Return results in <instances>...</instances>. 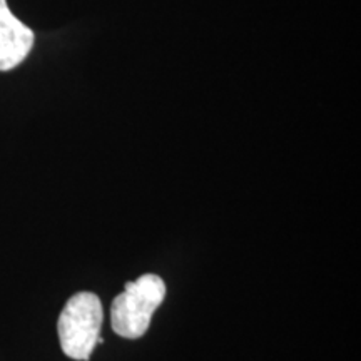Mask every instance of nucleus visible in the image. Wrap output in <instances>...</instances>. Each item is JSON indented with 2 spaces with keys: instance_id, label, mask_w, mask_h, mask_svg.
<instances>
[{
  "instance_id": "3",
  "label": "nucleus",
  "mask_w": 361,
  "mask_h": 361,
  "mask_svg": "<svg viewBox=\"0 0 361 361\" xmlns=\"http://www.w3.org/2000/svg\"><path fill=\"white\" fill-rule=\"evenodd\" d=\"M34 42L32 29L13 16L7 0H0V71L20 66L32 51Z\"/></svg>"
},
{
  "instance_id": "1",
  "label": "nucleus",
  "mask_w": 361,
  "mask_h": 361,
  "mask_svg": "<svg viewBox=\"0 0 361 361\" xmlns=\"http://www.w3.org/2000/svg\"><path fill=\"white\" fill-rule=\"evenodd\" d=\"M164 296V281L157 274H144L126 283L124 291L114 298L111 306V326L116 335L128 340L144 336Z\"/></svg>"
},
{
  "instance_id": "2",
  "label": "nucleus",
  "mask_w": 361,
  "mask_h": 361,
  "mask_svg": "<svg viewBox=\"0 0 361 361\" xmlns=\"http://www.w3.org/2000/svg\"><path fill=\"white\" fill-rule=\"evenodd\" d=\"M102 319V303L97 295L80 291L69 298L57 323L62 351L72 360L89 361L101 335Z\"/></svg>"
}]
</instances>
